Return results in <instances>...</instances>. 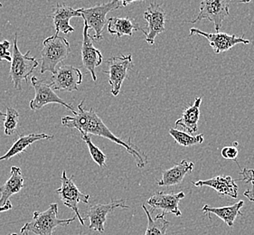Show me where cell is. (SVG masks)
<instances>
[{"label":"cell","instance_id":"obj_29","mask_svg":"<svg viewBox=\"0 0 254 235\" xmlns=\"http://www.w3.org/2000/svg\"><path fill=\"white\" fill-rule=\"evenodd\" d=\"M238 143L237 142H234L233 144V146H229V147H224L222 149V157L225 159H228V160H234L236 163V159L239 155V150H238ZM237 165L239 166V164L237 163Z\"/></svg>","mask_w":254,"mask_h":235},{"label":"cell","instance_id":"obj_21","mask_svg":"<svg viewBox=\"0 0 254 235\" xmlns=\"http://www.w3.org/2000/svg\"><path fill=\"white\" fill-rule=\"evenodd\" d=\"M244 202L243 200H240L238 203H235L234 205L224 207H212L208 205H205L203 207V212L204 215L210 217L211 214H214L219 217L220 219L224 221L229 227H233L234 221L238 216H242L243 213L241 212L242 207L244 206Z\"/></svg>","mask_w":254,"mask_h":235},{"label":"cell","instance_id":"obj_27","mask_svg":"<svg viewBox=\"0 0 254 235\" xmlns=\"http://www.w3.org/2000/svg\"><path fill=\"white\" fill-rule=\"evenodd\" d=\"M19 113L14 108H6L4 119V132L6 136H12L16 130L18 125Z\"/></svg>","mask_w":254,"mask_h":235},{"label":"cell","instance_id":"obj_33","mask_svg":"<svg viewBox=\"0 0 254 235\" xmlns=\"http://www.w3.org/2000/svg\"><path fill=\"white\" fill-rule=\"evenodd\" d=\"M1 7H3V4L0 2V8H1Z\"/></svg>","mask_w":254,"mask_h":235},{"label":"cell","instance_id":"obj_5","mask_svg":"<svg viewBox=\"0 0 254 235\" xmlns=\"http://www.w3.org/2000/svg\"><path fill=\"white\" fill-rule=\"evenodd\" d=\"M121 7H123L122 1L115 0L110 1L105 4L95 5L90 8H79L81 17L83 18L84 23L88 26L89 29L92 28L95 32V35L92 36L93 41H102L103 39L102 31L104 29V26H106V16L108 13L117 10Z\"/></svg>","mask_w":254,"mask_h":235},{"label":"cell","instance_id":"obj_4","mask_svg":"<svg viewBox=\"0 0 254 235\" xmlns=\"http://www.w3.org/2000/svg\"><path fill=\"white\" fill-rule=\"evenodd\" d=\"M30 53L27 51L25 55L21 54L17 46V34L15 33L9 76L15 89L19 91L22 89V82H27L29 75L39 65V62L35 57H29Z\"/></svg>","mask_w":254,"mask_h":235},{"label":"cell","instance_id":"obj_14","mask_svg":"<svg viewBox=\"0 0 254 235\" xmlns=\"http://www.w3.org/2000/svg\"><path fill=\"white\" fill-rule=\"evenodd\" d=\"M81 60L82 66L92 74V80L97 81L96 67L102 64L103 57L99 49L95 48L93 45L92 36L89 34V27L84 23L83 34H82V44H81Z\"/></svg>","mask_w":254,"mask_h":235},{"label":"cell","instance_id":"obj_18","mask_svg":"<svg viewBox=\"0 0 254 235\" xmlns=\"http://www.w3.org/2000/svg\"><path fill=\"white\" fill-rule=\"evenodd\" d=\"M194 164L183 159L180 163L172 167L171 169H167L163 172L162 177L158 180L159 186H173L178 185L183 181L187 175L193 171Z\"/></svg>","mask_w":254,"mask_h":235},{"label":"cell","instance_id":"obj_30","mask_svg":"<svg viewBox=\"0 0 254 235\" xmlns=\"http://www.w3.org/2000/svg\"><path fill=\"white\" fill-rule=\"evenodd\" d=\"M10 46V42L7 40L0 42V61H12V57L8 52Z\"/></svg>","mask_w":254,"mask_h":235},{"label":"cell","instance_id":"obj_9","mask_svg":"<svg viewBox=\"0 0 254 235\" xmlns=\"http://www.w3.org/2000/svg\"><path fill=\"white\" fill-rule=\"evenodd\" d=\"M109 70L102 71L109 74V83L112 86L113 96H118L121 92L122 83L127 77V72L133 66L132 56H120L109 58L107 60Z\"/></svg>","mask_w":254,"mask_h":235},{"label":"cell","instance_id":"obj_23","mask_svg":"<svg viewBox=\"0 0 254 235\" xmlns=\"http://www.w3.org/2000/svg\"><path fill=\"white\" fill-rule=\"evenodd\" d=\"M108 32L117 37L127 36H132L137 31H141L142 28L137 23H134L128 17H110L108 19Z\"/></svg>","mask_w":254,"mask_h":235},{"label":"cell","instance_id":"obj_10","mask_svg":"<svg viewBox=\"0 0 254 235\" xmlns=\"http://www.w3.org/2000/svg\"><path fill=\"white\" fill-rule=\"evenodd\" d=\"M125 200H113L110 203L102 205L96 204L92 205L88 208L86 213V218L90 221L89 229L92 231H96L99 233H104L105 228L104 225L107 221V216L117 208L122 209H128V205L125 204Z\"/></svg>","mask_w":254,"mask_h":235},{"label":"cell","instance_id":"obj_11","mask_svg":"<svg viewBox=\"0 0 254 235\" xmlns=\"http://www.w3.org/2000/svg\"><path fill=\"white\" fill-rule=\"evenodd\" d=\"M82 82V73L80 69L72 65H62L51 77V85L54 90L73 92L77 91Z\"/></svg>","mask_w":254,"mask_h":235},{"label":"cell","instance_id":"obj_24","mask_svg":"<svg viewBox=\"0 0 254 235\" xmlns=\"http://www.w3.org/2000/svg\"><path fill=\"white\" fill-rule=\"evenodd\" d=\"M143 210L147 217V227L146 233L144 235H166L170 223L166 220L165 215L162 213L161 215H158L156 218L153 219L150 215V212L147 210L146 205H142Z\"/></svg>","mask_w":254,"mask_h":235},{"label":"cell","instance_id":"obj_8","mask_svg":"<svg viewBox=\"0 0 254 235\" xmlns=\"http://www.w3.org/2000/svg\"><path fill=\"white\" fill-rule=\"evenodd\" d=\"M230 5L231 1L226 0H203L200 4L198 15L190 22L195 24L199 21L207 19L214 23V29L219 33L223 22L230 14Z\"/></svg>","mask_w":254,"mask_h":235},{"label":"cell","instance_id":"obj_19","mask_svg":"<svg viewBox=\"0 0 254 235\" xmlns=\"http://www.w3.org/2000/svg\"><path fill=\"white\" fill-rule=\"evenodd\" d=\"M201 103L202 98H195L193 105L184 110L181 117L176 121V126L183 128L190 135L196 132L198 130Z\"/></svg>","mask_w":254,"mask_h":235},{"label":"cell","instance_id":"obj_28","mask_svg":"<svg viewBox=\"0 0 254 235\" xmlns=\"http://www.w3.org/2000/svg\"><path fill=\"white\" fill-rule=\"evenodd\" d=\"M241 175L243 176L244 182L246 184H252V187L246 190L244 195L248 198L250 202H254V169L245 168L241 171Z\"/></svg>","mask_w":254,"mask_h":235},{"label":"cell","instance_id":"obj_31","mask_svg":"<svg viewBox=\"0 0 254 235\" xmlns=\"http://www.w3.org/2000/svg\"><path fill=\"white\" fill-rule=\"evenodd\" d=\"M12 207H13L12 203H11L10 201H7L6 204H5L4 206L0 207V213H2V212H7V211L12 209Z\"/></svg>","mask_w":254,"mask_h":235},{"label":"cell","instance_id":"obj_7","mask_svg":"<svg viewBox=\"0 0 254 235\" xmlns=\"http://www.w3.org/2000/svg\"><path fill=\"white\" fill-rule=\"evenodd\" d=\"M32 85L34 86L36 95L35 98L30 102V109L32 111H38L44 106L50 103H57L66 108L67 110L71 111L73 115H76L77 112L73 109L72 105L65 103L63 99L59 97L54 89L52 88L51 83L46 82V80H41L36 76L31 78Z\"/></svg>","mask_w":254,"mask_h":235},{"label":"cell","instance_id":"obj_15","mask_svg":"<svg viewBox=\"0 0 254 235\" xmlns=\"http://www.w3.org/2000/svg\"><path fill=\"white\" fill-rule=\"evenodd\" d=\"M185 197L183 192L178 194H167L158 192L147 200V204L151 207V213L155 210H161L164 214L169 213L180 217L182 215L179 209V203Z\"/></svg>","mask_w":254,"mask_h":235},{"label":"cell","instance_id":"obj_2","mask_svg":"<svg viewBox=\"0 0 254 235\" xmlns=\"http://www.w3.org/2000/svg\"><path fill=\"white\" fill-rule=\"evenodd\" d=\"M76 220V216L70 219L58 218V205L51 204L45 212H34L33 218L21 228V235H29L33 233L36 235H53L57 227L70 225Z\"/></svg>","mask_w":254,"mask_h":235},{"label":"cell","instance_id":"obj_22","mask_svg":"<svg viewBox=\"0 0 254 235\" xmlns=\"http://www.w3.org/2000/svg\"><path fill=\"white\" fill-rule=\"evenodd\" d=\"M55 136L53 135H47L45 133H41V134H34L31 133L28 135H21L19 138H17V140L15 143L12 145V147L9 148V150L6 153L0 157V161L3 160H8L12 159L13 157H15L16 155L24 152L26 148L30 147L32 144L35 143L36 141H39L42 139H54Z\"/></svg>","mask_w":254,"mask_h":235},{"label":"cell","instance_id":"obj_20","mask_svg":"<svg viewBox=\"0 0 254 235\" xmlns=\"http://www.w3.org/2000/svg\"><path fill=\"white\" fill-rule=\"evenodd\" d=\"M24 185V177L20 168L12 167L10 177L6 180L5 184L0 186V207L4 206L12 195L19 193Z\"/></svg>","mask_w":254,"mask_h":235},{"label":"cell","instance_id":"obj_3","mask_svg":"<svg viewBox=\"0 0 254 235\" xmlns=\"http://www.w3.org/2000/svg\"><path fill=\"white\" fill-rule=\"evenodd\" d=\"M70 53L69 42L59 34L45 39L41 51V73L50 72L54 74L57 65L64 61Z\"/></svg>","mask_w":254,"mask_h":235},{"label":"cell","instance_id":"obj_1","mask_svg":"<svg viewBox=\"0 0 254 235\" xmlns=\"http://www.w3.org/2000/svg\"><path fill=\"white\" fill-rule=\"evenodd\" d=\"M84 101H81L78 105V112L76 115L64 116L62 118L63 126L69 128H76L79 132L88 135H95L102 138H108L112 142L121 145L123 148L127 149V153L130 154L136 160L137 168L142 169L147 165V155L143 153L142 151L131 142V138L127 139V141H123L121 138H118L110 130L103 122L102 118L98 116L94 108L90 110H85L83 107Z\"/></svg>","mask_w":254,"mask_h":235},{"label":"cell","instance_id":"obj_25","mask_svg":"<svg viewBox=\"0 0 254 235\" xmlns=\"http://www.w3.org/2000/svg\"><path fill=\"white\" fill-rule=\"evenodd\" d=\"M169 134L176 140V142L182 147H191L203 142V134L192 136L185 131L172 128H169Z\"/></svg>","mask_w":254,"mask_h":235},{"label":"cell","instance_id":"obj_6","mask_svg":"<svg viewBox=\"0 0 254 235\" xmlns=\"http://www.w3.org/2000/svg\"><path fill=\"white\" fill-rule=\"evenodd\" d=\"M72 178H73V176L68 177L66 171L64 170L61 176V187L56 189V193L58 194L63 204L66 205L67 207H69L70 209L72 210L75 213L76 217L78 218V220L80 221L81 225H84V220L79 213L78 204L79 203L88 204L89 199H90V195L82 194L81 191L78 189V187L74 184Z\"/></svg>","mask_w":254,"mask_h":235},{"label":"cell","instance_id":"obj_34","mask_svg":"<svg viewBox=\"0 0 254 235\" xmlns=\"http://www.w3.org/2000/svg\"><path fill=\"white\" fill-rule=\"evenodd\" d=\"M17 235V234H12V235Z\"/></svg>","mask_w":254,"mask_h":235},{"label":"cell","instance_id":"obj_16","mask_svg":"<svg viewBox=\"0 0 254 235\" xmlns=\"http://www.w3.org/2000/svg\"><path fill=\"white\" fill-rule=\"evenodd\" d=\"M48 17L53 19L56 34L62 32L68 35L74 31V28L70 25V19L72 17H81V14L80 9H73L69 5L58 3Z\"/></svg>","mask_w":254,"mask_h":235},{"label":"cell","instance_id":"obj_32","mask_svg":"<svg viewBox=\"0 0 254 235\" xmlns=\"http://www.w3.org/2000/svg\"><path fill=\"white\" fill-rule=\"evenodd\" d=\"M5 113H3L1 110H0V117H5Z\"/></svg>","mask_w":254,"mask_h":235},{"label":"cell","instance_id":"obj_12","mask_svg":"<svg viewBox=\"0 0 254 235\" xmlns=\"http://www.w3.org/2000/svg\"><path fill=\"white\" fill-rule=\"evenodd\" d=\"M167 14L161 5L153 2L144 13V19L147 21V31L141 30L146 36V42L154 45L156 37L166 30Z\"/></svg>","mask_w":254,"mask_h":235},{"label":"cell","instance_id":"obj_17","mask_svg":"<svg viewBox=\"0 0 254 235\" xmlns=\"http://www.w3.org/2000/svg\"><path fill=\"white\" fill-rule=\"evenodd\" d=\"M192 184L197 187L209 186L210 188L215 190L220 195H228L234 199L238 197V185L230 176H217L206 180H198L196 182L193 181Z\"/></svg>","mask_w":254,"mask_h":235},{"label":"cell","instance_id":"obj_26","mask_svg":"<svg viewBox=\"0 0 254 235\" xmlns=\"http://www.w3.org/2000/svg\"><path fill=\"white\" fill-rule=\"evenodd\" d=\"M81 139L86 143L89 148V152L92 157V159L94 160V162L101 168H104L106 165V159L107 157L106 155L102 152V150L99 148H97L94 144L92 143V139L90 138V136L88 134L82 133L81 134Z\"/></svg>","mask_w":254,"mask_h":235},{"label":"cell","instance_id":"obj_13","mask_svg":"<svg viewBox=\"0 0 254 235\" xmlns=\"http://www.w3.org/2000/svg\"><path fill=\"white\" fill-rule=\"evenodd\" d=\"M190 36H201L205 37L208 40L210 46H212L213 50L215 54H221L224 52H227L234 46L238 44L249 45L250 41L244 38L243 36H235V35H228L226 33H206L197 28H191L189 32Z\"/></svg>","mask_w":254,"mask_h":235}]
</instances>
